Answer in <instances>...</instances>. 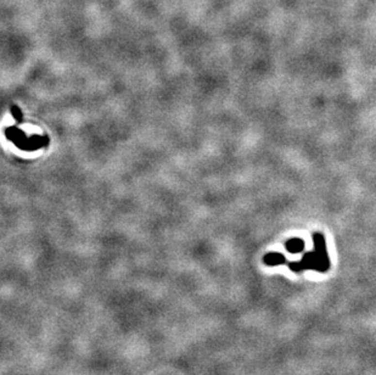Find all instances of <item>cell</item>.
I'll return each instance as SVG.
<instances>
[{
	"label": "cell",
	"mask_w": 376,
	"mask_h": 375,
	"mask_svg": "<svg viewBox=\"0 0 376 375\" xmlns=\"http://www.w3.org/2000/svg\"><path fill=\"white\" fill-rule=\"evenodd\" d=\"M287 265H289L290 269H291L292 272H295V273H301L304 270L301 261H292V262H289Z\"/></svg>",
	"instance_id": "obj_4"
},
{
	"label": "cell",
	"mask_w": 376,
	"mask_h": 375,
	"mask_svg": "<svg viewBox=\"0 0 376 375\" xmlns=\"http://www.w3.org/2000/svg\"><path fill=\"white\" fill-rule=\"evenodd\" d=\"M11 112H13L14 117H15L16 120H17V122H22V121H23L22 120V112H21V111L18 110V109L16 108V106H13V109H11Z\"/></svg>",
	"instance_id": "obj_5"
},
{
	"label": "cell",
	"mask_w": 376,
	"mask_h": 375,
	"mask_svg": "<svg viewBox=\"0 0 376 375\" xmlns=\"http://www.w3.org/2000/svg\"><path fill=\"white\" fill-rule=\"evenodd\" d=\"M313 241H314V251L316 252V255L319 256V258H320L323 262H325L327 265L330 266V260L327 251V243H325L324 235H323L321 233H314Z\"/></svg>",
	"instance_id": "obj_1"
},
{
	"label": "cell",
	"mask_w": 376,
	"mask_h": 375,
	"mask_svg": "<svg viewBox=\"0 0 376 375\" xmlns=\"http://www.w3.org/2000/svg\"><path fill=\"white\" fill-rule=\"evenodd\" d=\"M285 248L290 253H299L304 250V241L299 238L290 239L285 244Z\"/></svg>",
	"instance_id": "obj_3"
},
{
	"label": "cell",
	"mask_w": 376,
	"mask_h": 375,
	"mask_svg": "<svg viewBox=\"0 0 376 375\" xmlns=\"http://www.w3.org/2000/svg\"><path fill=\"white\" fill-rule=\"evenodd\" d=\"M263 262L269 267H277L286 263V257L280 252H268L263 257Z\"/></svg>",
	"instance_id": "obj_2"
}]
</instances>
